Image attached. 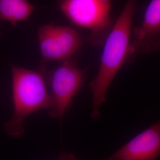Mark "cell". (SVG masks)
Instances as JSON below:
<instances>
[{"mask_svg":"<svg viewBox=\"0 0 160 160\" xmlns=\"http://www.w3.org/2000/svg\"><path fill=\"white\" fill-rule=\"evenodd\" d=\"M34 9L28 0H0V21L16 25L18 22L28 20Z\"/></svg>","mask_w":160,"mask_h":160,"instance_id":"ba28073f","label":"cell"},{"mask_svg":"<svg viewBox=\"0 0 160 160\" xmlns=\"http://www.w3.org/2000/svg\"><path fill=\"white\" fill-rule=\"evenodd\" d=\"M113 0H58L59 10L75 26L88 30L87 41L103 45L113 24L110 11Z\"/></svg>","mask_w":160,"mask_h":160,"instance_id":"3957f363","label":"cell"},{"mask_svg":"<svg viewBox=\"0 0 160 160\" xmlns=\"http://www.w3.org/2000/svg\"><path fill=\"white\" fill-rule=\"evenodd\" d=\"M138 0H127L103 44L97 74L90 83L92 92V117L97 119L109 87L120 69L130 59L132 24Z\"/></svg>","mask_w":160,"mask_h":160,"instance_id":"6da1fadb","label":"cell"},{"mask_svg":"<svg viewBox=\"0 0 160 160\" xmlns=\"http://www.w3.org/2000/svg\"><path fill=\"white\" fill-rule=\"evenodd\" d=\"M160 155V119L106 160H154Z\"/></svg>","mask_w":160,"mask_h":160,"instance_id":"52a82bcc","label":"cell"},{"mask_svg":"<svg viewBox=\"0 0 160 160\" xmlns=\"http://www.w3.org/2000/svg\"><path fill=\"white\" fill-rule=\"evenodd\" d=\"M58 160H80L75 156L74 155L70 153H62Z\"/></svg>","mask_w":160,"mask_h":160,"instance_id":"9c48e42d","label":"cell"},{"mask_svg":"<svg viewBox=\"0 0 160 160\" xmlns=\"http://www.w3.org/2000/svg\"><path fill=\"white\" fill-rule=\"evenodd\" d=\"M86 71L80 68L71 59L63 61L46 75L51 97L48 114L55 119H62L70 108L73 99L82 88Z\"/></svg>","mask_w":160,"mask_h":160,"instance_id":"277c9868","label":"cell"},{"mask_svg":"<svg viewBox=\"0 0 160 160\" xmlns=\"http://www.w3.org/2000/svg\"><path fill=\"white\" fill-rule=\"evenodd\" d=\"M160 51V0H151L140 26L132 30L130 59L137 54Z\"/></svg>","mask_w":160,"mask_h":160,"instance_id":"8992f818","label":"cell"},{"mask_svg":"<svg viewBox=\"0 0 160 160\" xmlns=\"http://www.w3.org/2000/svg\"><path fill=\"white\" fill-rule=\"evenodd\" d=\"M1 36V30H0V38Z\"/></svg>","mask_w":160,"mask_h":160,"instance_id":"30bf717a","label":"cell"},{"mask_svg":"<svg viewBox=\"0 0 160 160\" xmlns=\"http://www.w3.org/2000/svg\"><path fill=\"white\" fill-rule=\"evenodd\" d=\"M38 42L43 62L71 59L83 43L81 35L75 29L54 24L40 27Z\"/></svg>","mask_w":160,"mask_h":160,"instance_id":"5b68a950","label":"cell"},{"mask_svg":"<svg viewBox=\"0 0 160 160\" xmlns=\"http://www.w3.org/2000/svg\"><path fill=\"white\" fill-rule=\"evenodd\" d=\"M12 118L4 124L6 132L14 138L24 133V121L35 112L50 108L51 97L42 72L12 65Z\"/></svg>","mask_w":160,"mask_h":160,"instance_id":"7a4b0ae2","label":"cell"}]
</instances>
